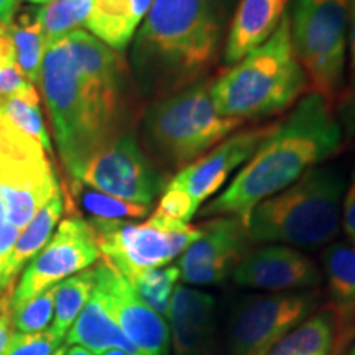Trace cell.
Wrapping results in <instances>:
<instances>
[{"mask_svg":"<svg viewBox=\"0 0 355 355\" xmlns=\"http://www.w3.org/2000/svg\"><path fill=\"white\" fill-rule=\"evenodd\" d=\"M40 86L71 183L102 146L133 130L137 104L130 74L97 78L83 73L74 63L66 37L48 46Z\"/></svg>","mask_w":355,"mask_h":355,"instance_id":"cell-1","label":"cell"},{"mask_svg":"<svg viewBox=\"0 0 355 355\" xmlns=\"http://www.w3.org/2000/svg\"><path fill=\"white\" fill-rule=\"evenodd\" d=\"M227 13V0H153L130 56L141 96L153 102L209 78Z\"/></svg>","mask_w":355,"mask_h":355,"instance_id":"cell-2","label":"cell"},{"mask_svg":"<svg viewBox=\"0 0 355 355\" xmlns=\"http://www.w3.org/2000/svg\"><path fill=\"white\" fill-rule=\"evenodd\" d=\"M321 96L306 94L275 128L219 196L199 211L201 217H239L300 180L343 148V132Z\"/></svg>","mask_w":355,"mask_h":355,"instance_id":"cell-3","label":"cell"},{"mask_svg":"<svg viewBox=\"0 0 355 355\" xmlns=\"http://www.w3.org/2000/svg\"><path fill=\"white\" fill-rule=\"evenodd\" d=\"M209 91L217 112L242 122L272 117L304 96L308 83L293 50L288 12L268 42L211 79Z\"/></svg>","mask_w":355,"mask_h":355,"instance_id":"cell-4","label":"cell"},{"mask_svg":"<svg viewBox=\"0 0 355 355\" xmlns=\"http://www.w3.org/2000/svg\"><path fill=\"white\" fill-rule=\"evenodd\" d=\"M211 79L153 101L141 121V144L148 158L168 176L209 153L242 125L217 112Z\"/></svg>","mask_w":355,"mask_h":355,"instance_id":"cell-5","label":"cell"},{"mask_svg":"<svg viewBox=\"0 0 355 355\" xmlns=\"http://www.w3.org/2000/svg\"><path fill=\"white\" fill-rule=\"evenodd\" d=\"M344 189L343 176L334 168H313L250 212L248 237L252 243L329 245L339 232Z\"/></svg>","mask_w":355,"mask_h":355,"instance_id":"cell-6","label":"cell"},{"mask_svg":"<svg viewBox=\"0 0 355 355\" xmlns=\"http://www.w3.org/2000/svg\"><path fill=\"white\" fill-rule=\"evenodd\" d=\"M350 0H293L291 43L308 91L334 109L345 84Z\"/></svg>","mask_w":355,"mask_h":355,"instance_id":"cell-7","label":"cell"},{"mask_svg":"<svg viewBox=\"0 0 355 355\" xmlns=\"http://www.w3.org/2000/svg\"><path fill=\"white\" fill-rule=\"evenodd\" d=\"M50 153L0 115V202L3 219L24 230L60 193Z\"/></svg>","mask_w":355,"mask_h":355,"instance_id":"cell-8","label":"cell"},{"mask_svg":"<svg viewBox=\"0 0 355 355\" xmlns=\"http://www.w3.org/2000/svg\"><path fill=\"white\" fill-rule=\"evenodd\" d=\"M102 259L110 261L128 282L152 268L180 259L201 235V225L173 224L150 216L144 224L130 220H89Z\"/></svg>","mask_w":355,"mask_h":355,"instance_id":"cell-9","label":"cell"},{"mask_svg":"<svg viewBox=\"0 0 355 355\" xmlns=\"http://www.w3.org/2000/svg\"><path fill=\"white\" fill-rule=\"evenodd\" d=\"M166 173L141 148L137 133H122L92 155L71 184H84L123 201L152 206L168 184Z\"/></svg>","mask_w":355,"mask_h":355,"instance_id":"cell-10","label":"cell"},{"mask_svg":"<svg viewBox=\"0 0 355 355\" xmlns=\"http://www.w3.org/2000/svg\"><path fill=\"white\" fill-rule=\"evenodd\" d=\"M314 290L268 293L242 300L229 324L230 355H266L318 308Z\"/></svg>","mask_w":355,"mask_h":355,"instance_id":"cell-11","label":"cell"},{"mask_svg":"<svg viewBox=\"0 0 355 355\" xmlns=\"http://www.w3.org/2000/svg\"><path fill=\"white\" fill-rule=\"evenodd\" d=\"M99 259L97 237L89 220L78 214L66 217L46 245L30 260L13 291L12 306L24 303L63 279L87 270Z\"/></svg>","mask_w":355,"mask_h":355,"instance_id":"cell-12","label":"cell"},{"mask_svg":"<svg viewBox=\"0 0 355 355\" xmlns=\"http://www.w3.org/2000/svg\"><path fill=\"white\" fill-rule=\"evenodd\" d=\"M201 235L178 260L180 278L194 286L219 285L235 272L250 247L247 225L230 216L202 222Z\"/></svg>","mask_w":355,"mask_h":355,"instance_id":"cell-13","label":"cell"},{"mask_svg":"<svg viewBox=\"0 0 355 355\" xmlns=\"http://www.w3.org/2000/svg\"><path fill=\"white\" fill-rule=\"evenodd\" d=\"M96 285L104 293L105 301L119 327L139 355H168L170 327L137 295L128 279L115 266L102 259L94 266Z\"/></svg>","mask_w":355,"mask_h":355,"instance_id":"cell-14","label":"cell"},{"mask_svg":"<svg viewBox=\"0 0 355 355\" xmlns=\"http://www.w3.org/2000/svg\"><path fill=\"white\" fill-rule=\"evenodd\" d=\"M275 128V123L242 128L220 141L209 153L191 163L184 170L171 176L170 183L181 189L191 201L201 207L204 201L227 183L230 175L245 165L265 137Z\"/></svg>","mask_w":355,"mask_h":355,"instance_id":"cell-15","label":"cell"},{"mask_svg":"<svg viewBox=\"0 0 355 355\" xmlns=\"http://www.w3.org/2000/svg\"><path fill=\"white\" fill-rule=\"evenodd\" d=\"M235 285L263 291L314 290L322 283L318 265L295 247L266 243L250 250L232 273Z\"/></svg>","mask_w":355,"mask_h":355,"instance_id":"cell-16","label":"cell"},{"mask_svg":"<svg viewBox=\"0 0 355 355\" xmlns=\"http://www.w3.org/2000/svg\"><path fill=\"white\" fill-rule=\"evenodd\" d=\"M168 318L173 355H220L216 343V300L209 293L178 285Z\"/></svg>","mask_w":355,"mask_h":355,"instance_id":"cell-17","label":"cell"},{"mask_svg":"<svg viewBox=\"0 0 355 355\" xmlns=\"http://www.w3.org/2000/svg\"><path fill=\"white\" fill-rule=\"evenodd\" d=\"M291 0H239L230 19L222 46V60L227 66L260 48L278 28Z\"/></svg>","mask_w":355,"mask_h":355,"instance_id":"cell-18","label":"cell"},{"mask_svg":"<svg viewBox=\"0 0 355 355\" xmlns=\"http://www.w3.org/2000/svg\"><path fill=\"white\" fill-rule=\"evenodd\" d=\"M66 343L81 345L96 355H101L110 349H121L128 355H139L135 347L123 336L122 329L110 313L104 293L97 285L68 331Z\"/></svg>","mask_w":355,"mask_h":355,"instance_id":"cell-19","label":"cell"},{"mask_svg":"<svg viewBox=\"0 0 355 355\" xmlns=\"http://www.w3.org/2000/svg\"><path fill=\"white\" fill-rule=\"evenodd\" d=\"M153 0H94L86 28L114 51L121 53L132 42Z\"/></svg>","mask_w":355,"mask_h":355,"instance_id":"cell-20","label":"cell"},{"mask_svg":"<svg viewBox=\"0 0 355 355\" xmlns=\"http://www.w3.org/2000/svg\"><path fill=\"white\" fill-rule=\"evenodd\" d=\"M63 212L64 201L63 194L60 191L38 211V214L33 217L32 222L24 230H20L19 237L13 243L10 255H8L6 268L0 275V295L13 288L17 275L24 270L26 261L32 260L46 245L53 235V229L56 227Z\"/></svg>","mask_w":355,"mask_h":355,"instance_id":"cell-21","label":"cell"},{"mask_svg":"<svg viewBox=\"0 0 355 355\" xmlns=\"http://www.w3.org/2000/svg\"><path fill=\"white\" fill-rule=\"evenodd\" d=\"M324 277L337 321L355 316V245L334 242L322 254Z\"/></svg>","mask_w":355,"mask_h":355,"instance_id":"cell-22","label":"cell"},{"mask_svg":"<svg viewBox=\"0 0 355 355\" xmlns=\"http://www.w3.org/2000/svg\"><path fill=\"white\" fill-rule=\"evenodd\" d=\"M334 343L336 314L329 308L311 314L266 355H331Z\"/></svg>","mask_w":355,"mask_h":355,"instance_id":"cell-23","label":"cell"},{"mask_svg":"<svg viewBox=\"0 0 355 355\" xmlns=\"http://www.w3.org/2000/svg\"><path fill=\"white\" fill-rule=\"evenodd\" d=\"M10 37L15 46L17 64L24 76L32 84L40 83L44 55L48 50V42L44 37L43 26L37 19V10L26 13L15 24H8Z\"/></svg>","mask_w":355,"mask_h":355,"instance_id":"cell-24","label":"cell"},{"mask_svg":"<svg viewBox=\"0 0 355 355\" xmlns=\"http://www.w3.org/2000/svg\"><path fill=\"white\" fill-rule=\"evenodd\" d=\"M96 286L94 268L83 270L73 277L63 279L56 285L55 295V319H53L51 331L58 337L68 334L76 318L79 316L84 306L91 298Z\"/></svg>","mask_w":355,"mask_h":355,"instance_id":"cell-25","label":"cell"},{"mask_svg":"<svg viewBox=\"0 0 355 355\" xmlns=\"http://www.w3.org/2000/svg\"><path fill=\"white\" fill-rule=\"evenodd\" d=\"M71 196L89 216V220H130L148 216L150 206L109 196L84 184H71Z\"/></svg>","mask_w":355,"mask_h":355,"instance_id":"cell-26","label":"cell"},{"mask_svg":"<svg viewBox=\"0 0 355 355\" xmlns=\"http://www.w3.org/2000/svg\"><path fill=\"white\" fill-rule=\"evenodd\" d=\"M94 0H51L37 7V19L43 26L48 46L64 38L73 30L86 25Z\"/></svg>","mask_w":355,"mask_h":355,"instance_id":"cell-27","label":"cell"},{"mask_svg":"<svg viewBox=\"0 0 355 355\" xmlns=\"http://www.w3.org/2000/svg\"><path fill=\"white\" fill-rule=\"evenodd\" d=\"M0 115L7 122H10L13 127L40 141L44 146V150L51 155V141L43 123L37 89L28 94L0 97Z\"/></svg>","mask_w":355,"mask_h":355,"instance_id":"cell-28","label":"cell"},{"mask_svg":"<svg viewBox=\"0 0 355 355\" xmlns=\"http://www.w3.org/2000/svg\"><path fill=\"white\" fill-rule=\"evenodd\" d=\"M178 279H180V268L175 265L146 270L128 283L150 308L165 318L170 311V301Z\"/></svg>","mask_w":355,"mask_h":355,"instance_id":"cell-29","label":"cell"},{"mask_svg":"<svg viewBox=\"0 0 355 355\" xmlns=\"http://www.w3.org/2000/svg\"><path fill=\"white\" fill-rule=\"evenodd\" d=\"M35 91L17 64L15 46H13L8 24L0 21V97L21 96Z\"/></svg>","mask_w":355,"mask_h":355,"instance_id":"cell-30","label":"cell"},{"mask_svg":"<svg viewBox=\"0 0 355 355\" xmlns=\"http://www.w3.org/2000/svg\"><path fill=\"white\" fill-rule=\"evenodd\" d=\"M56 285L48 288L24 301V303L12 306V322L20 332H40L46 331L53 319L55 309Z\"/></svg>","mask_w":355,"mask_h":355,"instance_id":"cell-31","label":"cell"},{"mask_svg":"<svg viewBox=\"0 0 355 355\" xmlns=\"http://www.w3.org/2000/svg\"><path fill=\"white\" fill-rule=\"evenodd\" d=\"M61 337L55 332H17L12 334L3 355H53L61 347Z\"/></svg>","mask_w":355,"mask_h":355,"instance_id":"cell-32","label":"cell"},{"mask_svg":"<svg viewBox=\"0 0 355 355\" xmlns=\"http://www.w3.org/2000/svg\"><path fill=\"white\" fill-rule=\"evenodd\" d=\"M334 109L337 112L334 115L343 132V140L355 150V78L349 86H344Z\"/></svg>","mask_w":355,"mask_h":355,"instance_id":"cell-33","label":"cell"},{"mask_svg":"<svg viewBox=\"0 0 355 355\" xmlns=\"http://www.w3.org/2000/svg\"><path fill=\"white\" fill-rule=\"evenodd\" d=\"M12 296L13 288L3 291L0 295V355L6 352L8 340L13 334V322H12Z\"/></svg>","mask_w":355,"mask_h":355,"instance_id":"cell-34","label":"cell"},{"mask_svg":"<svg viewBox=\"0 0 355 355\" xmlns=\"http://www.w3.org/2000/svg\"><path fill=\"white\" fill-rule=\"evenodd\" d=\"M343 227L350 243L355 245V168L343 202Z\"/></svg>","mask_w":355,"mask_h":355,"instance_id":"cell-35","label":"cell"},{"mask_svg":"<svg viewBox=\"0 0 355 355\" xmlns=\"http://www.w3.org/2000/svg\"><path fill=\"white\" fill-rule=\"evenodd\" d=\"M19 234V229H15L6 219L0 217V275H2L3 268H6L8 255H10L13 243H15Z\"/></svg>","mask_w":355,"mask_h":355,"instance_id":"cell-36","label":"cell"},{"mask_svg":"<svg viewBox=\"0 0 355 355\" xmlns=\"http://www.w3.org/2000/svg\"><path fill=\"white\" fill-rule=\"evenodd\" d=\"M349 24H350V66H352V71L355 73V0L350 6V13H349Z\"/></svg>","mask_w":355,"mask_h":355,"instance_id":"cell-37","label":"cell"},{"mask_svg":"<svg viewBox=\"0 0 355 355\" xmlns=\"http://www.w3.org/2000/svg\"><path fill=\"white\" fill-rule=\"evenodd\" d=\"M17 2L19 0H0V21L10 24L17 10Z\"/></svg>","mask_w":355,"mask_h":355,"instance_id":"cell-38","label":"cell"},{"mask_svg":"<svg viewBox=\"0 0 355 355\" xmlns=\"http://www.w3.org/2000/svg\"><path fill=\"white\" fill-rule=\"evenodd\" d=\"M63 355H96V354H92L91 350L81 347V345H73V347L66 349Z\"/></svg>","mask_w":355,"mask_h":355,"instance_id":"cell-39","label":"cell"},{"mask_svg":"<svg viewBox=\"0 0 355 355\" xmlns=\"http://www.w3.org/2000/svg\"><path fill=\"white\" fill-rule=\"evenodd\" d=\"M337 340H339V343H334V350H332L331 355H343L344 347H345V344H347L349 339H345L344 336L339 334V337H337Z\"/></svg>","mask_w":355,"mask_h":355,"instance_id":"cell-40","label":"cell"},{"mask_svg":"<svg viewBox=\"0 0 355 355\" xmlns=\"http://www.w3.org/2000/svg\"><path fill=\"white\" fill-rule=\"evenodd\" d=\"M101 355H128V354H125L121 349H110V350H105V352H102Z\"/></svg>","mask_w":355,"mask_h":355,"instance_id":"cell-41","label":"cell"},{"mask_svg":"<svg viewBox=\"0 0 355 355\" xmlns=\"http://www.w3.org/2000/svg\"><path fill=\"white\" fill-rule=\"evenodd\" d=\"M25 2H30V3H35V6H44V3L51 2V0H25Z\"/></svg>","mask_w":355,"mask_h":355,"instance_id":"cell-42","label":"cell"},{"mask_svg":"<svg viewBox=\"0 0 355 355\" xmlns=\"http://www.w3.org/2000/svg\"><path fill=\"white\" fill-rule=\"evenodd\" d=\"M64 350H66V347H60V349H58L56 352L53 354V355H63V354H64Z\"/></svg>","mask_w":355,"mask_h":355,"instance_id":"cell-43","label":"cell"},{"mask_svg":"<svg viewBox=\"0 0 355 355\" xmlns=\"http://www.w3.org/2000/svg\"><path fill=\"white\" fill-rule=\"evenodd\" d=\"M347 355H355V343L352 344V347L349 349V352H347Z\"/></svg>","mask_w":355,"mask_h":355,"instance_id":"cell-44","label":"cell"}]
</instances>
